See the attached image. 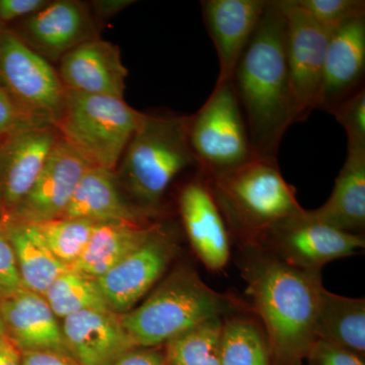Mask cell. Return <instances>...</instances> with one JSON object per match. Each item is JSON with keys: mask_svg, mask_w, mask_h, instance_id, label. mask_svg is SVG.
Masks as SVG:
<instances>
[{"mask_svg": "<svg viewBox=\"0 0 365 365\" xmlns=\"http://www.w3.org/2000/svg\"><path fill=\"white\" fill-rule=\"evenodd\" d=\"M133 4V0H93L88 6L100 24V21L109 20Z\"/></svg>", "mask_w": 365, "mask_h": 365, "instance_id": "cell-38", "label": "cell"}, {"mask_svg": "<svg viewBox=\"0 0 365 365\" xmlns=\"http://www.w3.org/2000/svg\"><path fill=\"white\" fill-rule=\"evenodd\" d=\"M0 85L26 109L56 126L66 95L57 69L4 26H0Z\"/></svg>", "mask_w": 365, "mask_h": 365, "instance_id": "cell-10", "label": "cell"}, {"mask_svg": "<svg viewBox=\"0 0 365 365\" xmlns=\"http://www.w3.org/2000/svg\"><path fill=\"white\" fill-rule=\"evenodd\" d=\"M251 245L292 267L322 272L326 264L364 249L365 239L319 222L304 209L269 227Z\"/></svg>", "mask_w": 365, "mask_h": 365, "instance_id": "cell-8", "label": "cell"}, {"mask_svg": "<svg viewBox=\"0 0 365 365\" xmlns=\"http://www.w3.org/2000/svg\"><path fill=\"white\" fill-rule=\"evenodd\" d=\"M59 138L56 127L0 138V197L6 218L33 188Z\"/></svg>", "mask_w": 365, "mask_h": 365, "instance_id": "cell-15", "label": "cell"}, {"mask_svg": "<svg viewBox=\"0 0 365 365\" xmlns=\"http://www.w3.org/2000/svg\"><path fill=\"white\" fill-rule=\"evenodd\" d=\"M0 334H2V335H6V334H4V325H2L1 318H0Z\"/></svg>", "mask_w": 365, "mask_h": 365, "instance_id": "cell-41", "label": "cell"}, {"mask_svg": "<svg viewBox=\"0 0 365 365\" xmlns=\"http://www.w3.org/2000/svg\"><path fill=\"white\" fill-rule=\"evenodd\" d=\"M35 225L52 254L69 269L85 251L96 223L86 220L57 218Z\"/></svg>", "mask_w": 365, "mask_h": 365, "instance_id": "cell-29", "label": "cell"}, {"mask_svg": "<svg viewBox=\"0 0 365 365\" xmlns=\"http://www.w3.org/2000/svg\"><path fill=\"white\" fill-rule=\"evenodd\" d=\"M317 340H323L364 357L365 299L333 294L325 287L319 297Z\"/></svg>", "mask_w": 365, "mask_h": 365, "instance_id": "cell-25", "label": "cell"}, {"mask_svg": "<svg viewBox=\"0 0 365 365\" xmlns=\"http://www.w3.org/2000/svg\"><path fill=\"white\" fill-rule=\"evenodd\" d=\"M242 247L247 294L267 336L274 365H302L317 341L321 272L292 267L253 245Z\"/></svg>", "mask_w": 365, "mask_h": 365, "instance_id": "cell-1", "label": "cell"}, {"mask_svg": "<svg viewBox=\"0 0 365 365\" xmlns=\"http://www.w3.org/2000/svg\"><path fill=\"white\" fill-rule=\"evenodd\" d=\"M280 2L287 21V60L294 124L319 109L324 60L334 29L319 25L295 6L294 0Z\"/></svg>", "mask_w": 365, "mask_h": 365, "instance_id": "cell-9", "label": "cell"}, {"mask_svg": "<svg viewBox=\"0 0 365 365\" xmlns=\"http://www.w3.org/2000/svg\"><path fill=\"white\" fill-rule=\"evenodd\" d=\"M24 288L16 256L6 230L0 223V299Z\"/></svg>", "mask_w": 365, "mask_h": 365, "instance_id": "cell-33", "label": "cell"}, {"mask_svg": "<svg viewBox=\"0 0 365 365\" xmlns=\"http://www.w3.org/2000/svg\"><path fill=\"white\" fill-rule=\"evenodd\" d=\"M49 0H0V26L9 28L44 7Z\"/></svg>", "mask_w": 365, "mask_h": 365, "instance_id": "cell-35", "label": "cell"}, {"mask_svg": "<svg viewBox=\"0 0 365 365\" xmlns=\"http://www.w3.org/2000/svg\"><path fill=\"white\" fill-rule=\"evenodd\" d=\"M0 318L4 334L21 351L53 350L68 353L58 318L43 295L21 288L2 297Z\"/></svg>", "mask_w": 365, "mask_h": 365, "instance_id": "cell-20", "label": "cell"}, {"mask_svg": "<svg viewBox=\"0 0 365 365\" xmlns=\"http://www.w3.org/2000/svg\"><path fill=\"white\" fill-rule=\"evenodd\" d=\"M365 18L334 29L324 60L319 109L335 106L364 88Z\"/></svg>", "mask_w": 365, "mask_h": 365, "instance_id": "cell-18", "label": "cell"}, {"mask_svg": "<svg viewBox=\"0 0 365 365\" xmlns=\"http://www.w3.org/2000/svg\"><path fill=\"white\" fill-rule=\"evenodd\" d=\"M91 167V163L60 135L33 188L6 220L38 223L61 218L81 177Z\"/></svg>", "mask_w": 365, "mask_h": 365, "instance_id": "cell-14", "label": "cell"}, {"mask_svg": "<svg viewBox=\"0 0 365 365\" xmlns=\"http://www.w3.org/2000/svg\"><path fill=\"white\" fill-rule=\"evenodd\" d=\"M307 359L309 365H365L364 357L323 340L314 343Z\"/></svg>", "mask_w": 365, "mask_h": 365, "instance_id": "cell-34", "label": "cell"}, {"mask_svg": "<svg viewBox=\"0 0 365 365\" xmlns=\"http://www.w3.org/2000/svg\"><path fill=\"white\" fill-rule=\"evenodd\" d=\"M294 4L319 25L336 29L348 21L365 18L364 0H294Z\"/></svg>", "mask_w": 365, "mask_h": 365, "instance_id": "cell-30", "label": "cell"}, {"mask_svg": "<svg viewBox=\"0 0 365 365\" xmlns=\"http://www.w3.org/2000/svg\"><path fill=\"white\" fill-rule=\"evenodd\" d=\"M62 334L67 352L81 365H109L136 348L112 311H85L63 319Z\"/></svg>", "mask_w": 365, "mask_h": 365, "instance_id": "cell-19", "label": "cell"}, {"mask_svg": "<svg viewBox=\"0 0 365 365\" xmlns=\"http://www.w3.org/2000/svg\"><path fill=\"white\" fill-rule=\"evenodd\" d=\"M220 365H274L267 336L258 319L232 316L223 319Z\"/></svg>", "mask_w": 365, "mask_h": 365, "instance_id": "cell-26", "label": "cell"}, {"mask_svg": "<svg viewBox=\"0 0 365 365\" xmlns=\"http://www.w3.org/2000/svg\"><path fill=\"white\" fill-rule=\"evenodd\" d=\"M61 218L95 223L151 222L153 216L135 207L125 196L115 170L91 167L81 177Z\"/></svg>", "mask_w": 365, "mask_h": 365, "instance_id": "cell-21", "label": "cell"}, {"mask_svg": "<svg viewBox=\"0 0 365 365\" xmlns=\"http://www.w3.org/2000/svg\"><path fill=\"white\" fill-rule=\"evenodd\" d=\"M269 0H204V24L220 61L216 83L232 81L237 62L260 21Z\"/></svg>", "mask_w": 365, "mask_h": 365, "instance_id": "cell-17", "label": "cell"}, {"mask_svg": "<svg viewBox=\"0 0 365 365\" xmlns=\"http://www.w3.org/2000/svg\"><path fill=\"white\" fill-rule=\"evenodd\" d=\"M57 72L67 91L124 98L128 71L121 52L118 46L101 38L64 55Z\"/></svg>", "mask_w": 365, "mask_h": 365, "instance_id": "cell-16", "label": "cell"}, {"mask_svg": "<svg viewBox=\"0 0 365 365\" xmlns=\"http://www.w3.org/2000/svg\"><path fill=\"white\" fill-rule=\"evenodd\" d=\"M9 29L51 64L83 43L100 38V24L90 6L78 0H49Z\"/></svg>", "mask_w": 365, "mask_h": 365, "instance_id": "cell-12", "label": "cell"}, {"mask_svg": "<svg viewBox=\"0 0 365 365\" xmlns=\"http://www.w3.org/2000/svg\"><path fill=\"white\" fill-rule=\"evenodd\" d=\"M158 222L96 223L88 246L68 270L98 279L150 237Z\"/></svg>", "mask_w": 365, "mask_h": 365, "instance_id": "cell-23", "label": "cell"}, {"mask_svg": "<svg viewBox=\"0 0 365 365\" xmlns=\"http://www.w3.org/2000/svg\"><path fill=\"white\" fill-rule=\"evenodd\" d=\"M190 169L199 167L189 145L187 117L145 114L115 174L127 199L157 217L172 182Z\"/></svg>", "mask_w": 365, "mask_h": 365, "instance_id": "cell-3", "label": "cell"}, {"mask_svg": "<svg viewBox=\"0 0 365 365\" xmlns=\"http://www.w3.org/2000/svg\"><path fill=\"white\" fill-rule=\"evenodd\" d=\"M6 215L4 211V204H2L1 197H0V223L6 222Z\"/></svg>", "mask_w": 365, "mask_h": 365, "instance_id": "cell-40", "label": "cell"}, {"mask_svg": "<svg viewBox=\"0 0 365 365\" xmlns=\"http://www.w3.org/2000/svg\"><path fill=\"white\" fill-rule=\"evenodd\" d=\"M1 225L13 246L24 288L44 294L68 268L48 248L35 223L6 220Z\"/></svg>", "mask_w": 365, "mask_h": 365, "instance_id": "cell-24", "label": "cell"}, {"mask_svg": "<svg viewBox=\"0 0 365 365\" xmlns=\"http://www.w3.org/2000/svg\"><path fill=\"white\" fill-rule=\"evenodd\" d=\"M178 209L192 248L211 272H220L230 259V230L213 195L208 177L197 170L182 185Z\"/></svg>", "mask_w": 365, "mask_h": 365, "instance_id": "cell-13", "label": "cell"}, {"mask_svg": "<svg viewBox=\"0 0 365 365\" xmlns=\"http://www.w3.org/2000/svg\"><path fill=\"white\" fill-rule=\"evenodd\" d=\"M23 365H81L68 353L53 350L21 351Z\"/></svg>", "mask_w": 365, "mask_h": 365, "instance_id": "cell-37", "label": "cell"}, {"mask_svg": "<svg viewBox=\"0 0 365 365\" xmlns=\"http://www.w3.org/2000/svg\"><path fill=\"white\" fill-rule=\"evenodd\" d=\"M144 116L124 98L66 91L56 128L91 165L116 170Z\"/></svg>", "mask_w": 365, "mask_h": 365, "instance_id": "cell-6", "label": "cell"}, {"mask_svg": "<svg viewBox=\"0 0 365 365\" xmlns=\"http://www.w3.org/2000/svg\"><path fill=\"white\" fill-rule=\"evenodd\" d=\"M162 347L133 348L109 365H167L165 349Z\"/></svg>", "mask_w": 365, "mask_h": 365, "instance_id": "cell-36", "label": "cell"}, {"mask_svg": "<svg viewBox=\"0 0 365 365\" xmlns=\"http://www.w3.org/2000/svg\"><path fill=\"white\" fill-rule=\"evenodd\" d=\"M208 180L230 232L242 246L304 210L283 178L277 158L256 155L237 169Z\"/></svg>", "mask_w": 365, "mask_h": 365, "instance_id": "cell-5", "label": "cell"}, {"mask_svg": "<svg viewBox=\"0 0 365 365\" xmlns=\"http://www.w3.org/2000/svg\"><path fill=\"white\" fill-rule=\"evenodd\" d=\"M223 318L210 319L165 345L167 365H220Z\"/></svg>", "mask_w": 365, "mask_h": 365, "instance_id": "cell-28", "label": "cell"}, {"mask_svg": "<svg viewBox=\"0 0 365 365\" xmlns=\"http://www.w3.org/2000/svg\"><path fill=\"white\" fill-rule=\"evenodd\" d=\"M307 215L334 228L364 235L365 228V151H347L344 165L326 203Z\"/></svg>", "mask_w": 365, "mask_h": 365, "instance_id": "cell-22", "label": "cell"}, {"mask_svg": "<svg viewBox=\"0 0 365 365\" xmlns=\"http://www.w3.org/2000/svg\"><path fill=\"white\" fill-rule=\"evenodd\" d=\"M58 319L85 311H110L97 280L67 270L43 294Z\"/></svg>", "mask_w": 365, "mask_h": 365, "instance_id": "cell-27", "label": "cell"}, {"mask_svg": "<svg viewBox=\"0 0 365 365\" xmlns=\"http://www.w3.org/2000/svg\"><path fill=\"white\" fill-rule=\"evenodd\" d=\"M187 134L199 170L216 178L256 157L232 81L216 83L202 107L187 117Z\"/></svg>", "mask_w": 365, "mask_h": 365, "instance_id": "cell-7", "label": "cell"}, {"mask_svg": "<svg viewBox=\"0 0 365 365\" xmlns=\"http://www.w3.org/2000/svg\"><path fill=\"white\" fill-rule=\"evenodd\" d=\"M176 253L174 237L158 223L140 247L96 279L110 311L123 314L135 307L163 277Z\"/></svg>", "mask_w": 365, "mask_h": 365, "instance_id": "cell-11", "label": "cell"}, {"mask_svg": "<svg viewBox=\"0 0 365 365\" xmlns=\"http://www.w3.org/2000/svg\"><path fill=\"white\" fill-rule=\"evenodd\" d=\"M48 127L56 126L47 118L26 109L0 85V138Z\"/></svg>", "mask_w": 365, "mask_h": 365, "instance_id": "cell-32", "label": "cell"}, {"mask_svg": "<svg viewBox=\"0 0 365 365\" xmlns=\"http://www.w3.org/2000/svg\"><path fill=\"white\" fill-rule=\"evenodd\" d=\"M0 365H23L21 350L2 334H0Z\"/></svg>", "mask_w": 365, "mask_h": 365, "instance_id": "cell-39", "label": "cell"}, {"mask_svg": "<svg viewBox=\"0 0 365 365\" xmlns=\"http://www.w3.org/2000/svg\"><path fill=\"white\" fill-rule=\"evenodd\" d=\"M347 134V151H365V88L331 110Z\"/></svg>", "mask_w": 365, "mask_h": 365, "instance_id": "cell-31", "label": "cell"}, {"mask_svg": "<svg viewBox=\"0 0 365 365\" xmlns=\"http://www.w3.org/2000/svg\"><path fill=\"white\" fill-rule=\"evenodd\" d=\"M237 304L209 287L191 268L180 267L121 319L137 347H160L205 322L223 318Z\"/></svg>", "mask_w": 365, "mask_h": 365, "instance_id": "cell-4", "label": "cell"}, {"mask_svg": "<svg viewBox=\"0 0 365 365\" xmlns=\"http://www.w3.org/2000/svg\"><path fill=\"white\" fill-rule=\"evenodd\" d=\"M232 83L255 153L277 158L281 140L292 125L287 21L280 0H269Z\"/></svg>", "mask_w": 365, "mask_h": 365, "instance_id": "cell-2", "label": "cell"}]
</instances>
